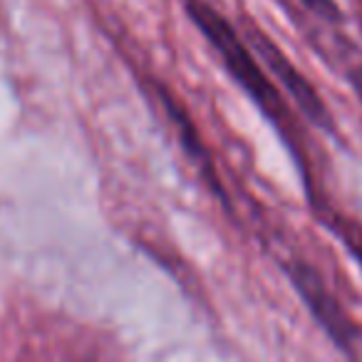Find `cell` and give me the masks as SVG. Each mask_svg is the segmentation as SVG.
Here are the masks:
<instances>
[{
  "instance_id": "6da1fadb",
  "label": "cell",
  "mask_w": 362,
  "mask_h": 362,
  "mask_svg": "<svg viewBox=\"0 0 362 362\" xmlns=\"http://www.w3.org/2000/svg\"><path fill=\"white\" fill-rule=\"evenodd\" d=\"M181 3H184V13L192 21V25L211 45V50L218 55L228 75L241 85V90L271 117L281 115V92H278L276 82L268 77V70H263L261 60L248 45L243 33L209 0H181Z\"/></svg>"
},
{
  "instance_id": "7a4b0ae2",
  "label": "cell",
  "mask_w": 362,
  "mask_h": 362,
  "mask_svg": "<svg viewBox=\"0 0 362 362\" xmlns=\"http://www.w3.org/2000/svg\"><path fill=\"white\" fill-rule=\"evenodd\" d=\"M243 37L248 40V45L253 47V52L258 55V60L266 65L268 75H273L278 80V85L286 87L288 97L310 117L317 124H325L327 122V110L322 105L320 95L315 92V87L300 75L296 65L288 60V55H283L281 47L271 40L263 30H258L253 23H248V28L243 30Z\"/></svg>"
},
{
  "instance_id": "3957f363",
  "label": "cell",
  "mask_w": 362,
  "mask_h": 362,
  "mask_svg": "<svg viewBox=\"0 0 362 362\" xmlns=\"http://www.w3.org/2000/svg\"><path fill=\"white\" fill-rule=\"evenodd\" d=\"M293 281H296L298 291L303 293V298L310 303L315 315L322 320V327H327L332 340H337L345 347L352 362H362V332L352 322H347V317L342 315V310L330 298V293L317 283V278L305 266H300L293 273Z\"/></svg>"
},
{
  "instance_id": "277c9868",
  "label": "cell",
  "mask_w": 362,
  "mask_h": 362,
  "mask_svg": "<svg viewBox=\"0 0 362 362\" xmlns=\"http://www.w3.org/2000/svg\"><path fill=\"white\" fill-rule=\"evenodd\" d=\"M305 11H310L313 16H317L320 21L327 23H340L342 21V11L337 6V0H298Z\"/></svg>"
},
{
  "instance_id": "5b68a950",
  "label": "cell",
  "mask_w": 362,
  "mask_h": 362,
  "mask_svg": "<svg viewBox=\"0 0 362 362\" xmlns=\"http://www.w3.org/2000/svg\"><path fill=\"white\" fill-rule=\"evenodd\" d=\"M342 238L347 241V246H350V251L355 253L357 261L362 263V233L357 231V228L347 226V228H342Z\"/></svg>"
},
{
  "instance_id": "8992f818",
  "label": "cell",
  "mask_w": 362,
  "mask_h": 362,
  "mask_svg": "<svg viewBox=\"0 0 362 362\" xmlns=\"http://www.w3.org/2000/svg\"><path fill=\"white\" fill-rule=\"evenodd\" d=\"M352 87H355L357 97L362 100V67H357V70L352 72Z\"/></svg>"
}]
</instances>
